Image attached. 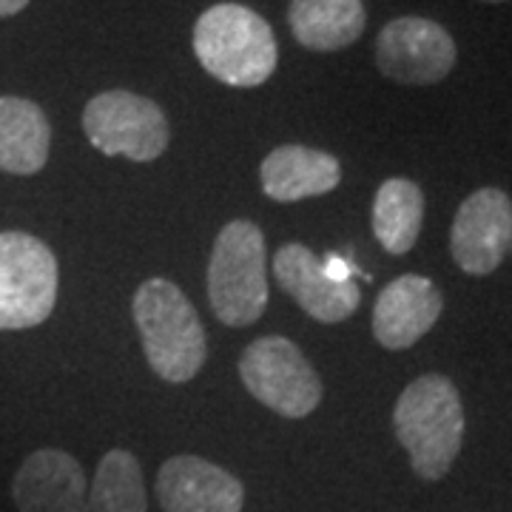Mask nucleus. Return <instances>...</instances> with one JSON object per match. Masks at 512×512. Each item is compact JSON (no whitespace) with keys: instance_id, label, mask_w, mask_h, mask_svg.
<instances>
[{"instance_id":"f257e3e1","label":"nucleus","mask_w":512,"mask_h":512,"mask_svg":"<svg viewBox=\"0 0 512 512\" xmlns=\"http://www.w3.org/2000/svg\"><path fill=\"white\" fill-rule=\"evenodd\" d=\"M393 430L413 473L424 481H441L464 444V407L456 384L441 373L407 384L393 410Z\"/></svg>"},{"instance_id":"f03ea898","label":"nucleus","mask_w":512,"mask_h":512,"mask_svg":"<svg viewBox=\"0 0 512 512\" xmlns=\"http://www.w3.org/2000/svg\"><path fill=\"white\" fill-rule=\"evenodd\" d=\"M151 370L171 384L191 382L205 365L208 339L188 296L165 276L146 279L131 302Z\"/></svg>"},{"instance_id":"7ed1b4c3","label":"nucleus","mask_w":512,"mask_h":512,"mask_svg":"<svg viewBox=\"0 0 512 512\" xmlns=\"http://www.w3.org/2000/svg\"><path fill=\"white\" fill-rule=\"evenodd\" d=\"M194 55L202 69L234 89L262 86L276 69L274 29L242 3H217L194 26Z\"/></svg>"},{"instance_id":"20e7f679","label":"nucleus","mask_w":512,"mask_h":512,"mask_svg":"<svg viewBox=\"0 0 512 512\" xmlns=\"http://www.w3.org/2000/svg\"><path fill=\"white\" fill-rule=\"evenodd\" d=\"M208 299L222 325L248 328L268 308V251L259 225L228 222L208 262Z\"/></svg>"},{"instance_id":"39448f33","label":"nucleus","mask_w":512,"mask_h":512,"mask_svg":"<svg viewBox=\"0 0 512 512\" xmlns=\"http://www.w3.org/2000/svg\"><path fill=\"white\" fill-rule=\"evenodd\" d=\"M57 302V259L43 239L0 231V330L43 325Z\"/></svg>"},{"instance_id":"423d86ee","label":"nucleus","mask_w":512,"mask_h":512,"mask_svg":"<svg viewBox=\"0 0 512 512\" xmlns=\"http://www.w3.org/2000/svg\"><path fill=\"white\" fill-rule=\"evenodd\" d=\"M239 379L256 402L285 419H305L322 402V379L285 336H262L239 359Z\"/></svg>"},{"instance_id":"0eeeda50","label":"nucleus","mask_w":512,"mask_h":512,"mask_svg":"<svg viewBox=\"0 0 512 512\" xmlns=\"http://www.w3.org/2000/svg\"><path fill=\"white\" fill-rule=\"evenodd\" d=\"M83 131L97 151L151 163L168 148V120L163 109L143 94L103 92L83 109Z\"/></svg>"},{"instance_id":"6e6552de","label":"nucleus","mask_w":512,"mask_h":512,"mask_svg":"<svg viewBox=\"0 0 512 512\" xmlns=\"http://www.w3.org/2000/svg\"><path fill=\"white\" fill-rule=\"evenodd\" d=\"M456 40L427 18L390 20L376 40V66L404 86L439 83L456 66Z\"/></svg>"},{"instance_id":"1a4fd4ad","label":"nucleus","mask_w":512,"mask_h":512,"mask_svg":"<svg viewBox=\"0 0 512 512\" xmlns=\"http://www.w3.org/2000/svg\"><path fill=\"white\" fill-rule=\"evenodd\" d=\"M512 248V202L501 188H478L461 202L450 231V254L464 274L487 276Z\"/></svg>"},{"instance_id":"9d476101","label":"nucleus","mask_w":512,"mask_h":512,"mask_svg":"<svg viewBox=\"0 0 512 512\" xmlns=\"http://www.w3.org/2000/svg\"><path fill=\"white\" fill-rule=\"evenodd\" d=\"M274 276L279 288L316 322L339 325L359 311V285L348 276L333 274L302 242H288L276 251Z\"/></svg>"},{"instance_id":"9b49d317","label":"nucleus","mask_w":512,"mask_h":512,"mask_svg":"<svg viewBox=\"0 0 512 512\" xmlns=\"http://www.w3.org/2000/svg\"><path fill=\"white\" fill-rule=\"evenodd\" d=\"M154 493L163 512H242L245 504L242 481L200 456L168 458Z\"/></svg>"},{"instance_id":"f8f14e48","label":"nucleus","mask_w":512,"mask_h":512,"mask_svg":"<svg viewBox=\"0 0 512 512\" xmlns=\"http://www.w3.org/2000/svg\"><path fill=\"white\" fill-rule=\"evenodd\" d=\"M444 311L441 291L419 274L393 279L373 305V336L387 350H407L430 333Z\"/></svg>"},{"instance_id":"ddd939ff","label":"nucleus","mask_w":512,"mask_h":512,"mask_svg":"<svg viewBox=\"0 0 512 512\" xmlns=\"http://www.w3.org/2000/svg\"><path fill=\"white\" fill-rule=\"evenodd\" d=\"M89 481L80 461L63 450H35L12 478L18 512H83Z\"/></svg>"},{"instance_id":"4468645a","label":"nucleus","mask_w":512,"mask_h":512,"mask_svg":"<svg viewBox=\"0 0 512 512\" xmlns=\"http://www.w3.org/2000/svg\"><path fill=\"white\" fill-rule=\"evenodd\" d=\"M262 191L276 202H299L330 194L342 183V165L328 151L279 146L259 165Z\"/></svg>"},{"instance_id":"2eb2a0df","label":"nucleus","mask_w":512,"mask_h":512,"mask_svg":"<svg viewBox=\"0 0 512 512\" xmlns=\"http://www.w3.org/2000/svg\"><path fill=\"white\" fill-rule=\"evenodd\" d=\"M52 148V128L43 109L26 97H0V171L32 177Z\"/></svg>"},{"instance_id":"dca6fc26","label":"nucleus","mask_w":512,"mask_h":512,"mask_svg":"<svg viewBox=\"0 0 512 512\" xmlns=\"http://www.w3.org/2000/svg\"><path fill=\"white\" fill-rule=\"evenodd\" d=\"M288 23L305 49L339 52L362 37L367 12L362 0H293Z\"/></svg>"},{"instance_id":"f3484780","label":"nucleus","mask_w":512,"mask_h":512,"mask_svg":"<svg viewBox=\"0 0 512 512\" xmlns=\"http://www.w3.org/2000/svg\"><path fill=\"white\" fill-rule=\"evenodd\" d=\"M424 222V194L413 180H384L373 200V234L387 254L413 251Z\"/></svg>"},{"instance_id":"a211bd4d","label":"nucleus","mask_w":512,"mask_h":512,"mask_svg":"<svg viewBox=\"0 0 512 512\" xmlns=\"http://www.w3.org/2000/svg\"><path fill=\"white\" fill-rule=\"evenodd\" d=\"M146 484L134 453L109 450L100 458L83 512H146Z\"/></svg>"},{"instance_id":"6ab92c4d","label":"nucleus","mask_w":512,"mask_h":512,"mask_svg":"<svg viewBox=\"0 0 512 512\" xmlns=\"http://www.w3.org/2000/svg\"><path fill=\"white\" fill-rule=\"evenodd\" d=\"M26 6H29V0H0V20L18 15Z\"/></svg>"},{"instance_id":"aec40b11","label":"nucleus","mask_w":512,"mask_h":512,"mask_svg":"<svg viewBox=\"0 0 512 512\" xmlns=\"http://www.w3.org/2000/svg\"><path fill=\"white\" fill-rule=\"evenodd\" d=\"M490 3H501V0H490Z\"/></svg>"},{"instance_id":"412c9836","label":"nucleus","mask_w":512,"mask_h":512,"mask_svg":"<svg viewBox=\"0 0 512 512\" xmlns=\"http://www.w3.org/2000/svg\"><path fill=\"white\" fill-rule=\"evenodd\" d=\"M510 251H512V248H510Z\"/></svg>"}]
</instances>
